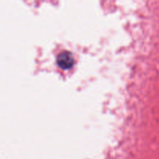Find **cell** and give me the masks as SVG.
<instances>
[{
	"label": "cell",
	"instance_id": "cell-1",
	"mask_svg": "<svg viewBox=\"0 0 159 159\" xmlns=\"http://www.w3.org/2000/svg\"><path fill=\"white\" fill-rule=\"evenodd\" d=\"M57 64L63 69H68L71 68L74 64V58L72 54L68 51H63L60 53L57 58Z\"/></svg>",
	"mask_w": 159,
	"mask_h": 159
}]
</instances>
